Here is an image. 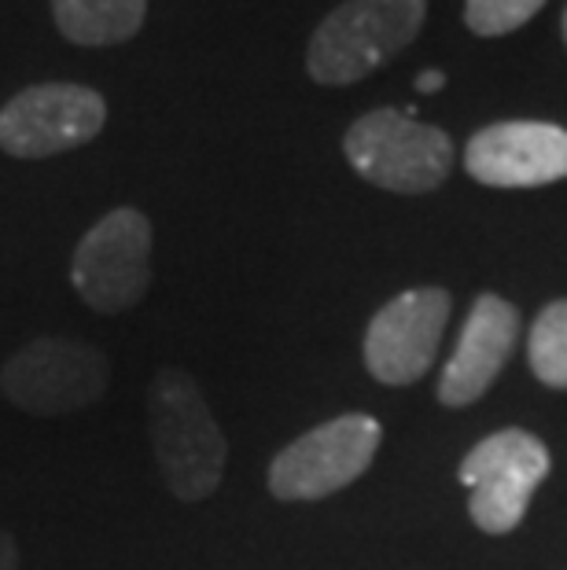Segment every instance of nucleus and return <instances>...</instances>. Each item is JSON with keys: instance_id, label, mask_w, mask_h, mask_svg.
Returning a JSON list of instances; mask_svg holds the SVG:
<instances>
[{"instance_id": "obj_17", "label": "nucleus", "mask_w": 567, "mask_h": 570, "mask_svg": "<svg viewBox=\"0 0 567 570\" xmlns=\"http://www.w3.org/2000/svg\"><path fill=\"white\" fill-rule=\"evenodd\" d=\"M560 33H564V45H567V8H564V19H560Z\"/></svg>"}, {"instance_id": "obj_9", "label": "nucleus", "mask_w": 567, "mask_h": 570, "mask_svg": "<svg viewBox=\"0 0 567 570\" xmlns=\"http://www.w3.org/2000/svg\"><path fill=\"white\" fill-rule=\"evenodd\" d=\"M450 295L442 287H413L391 298L365 332V365L372 380L388 386H409L436 365Z\"/></svg>"}, {"instance_id": "obj_2", "label": "nucleus", "mask_w": 567, "mask_h": 570, "mask_svg": "<svg viewBox=\"0 0 567 570\" xmlns=\"http://www.w3.org/2000/svg\"><path fill=\"white\" fill-rule=\"evenodd\" d=\"M428 0H343L321 19L306 48L317 85H354L380 70L424 27Z\"/></svg>"}, {"instance_id": "obj_4", "label": "nucleus", "mask_w": 567, "mask_h": 570, "mask_svg": "<svg viewBox=\"0 0 567 570\" xmlns=\"http://www.w3.org/2000/svg\"><path fill=\"white\" fill-rule=\"evenodd\" d=\"M111 365L96 346L63 335L30 338L0 368V391L16 409L33 416H67L100 402Z\"/></svg>"}, {"instance_id": "obj_8", "label": "nucleus", "mask_w": 567, "mask_h": 570, "mask_svg": "<svg viewBox=\"0 0 567 570\" xmlns=\"http://www.w3.org/2000/svg\"><path fill=\"white\" fill-rule=\"evenodd\" d=\"M461 482L472 490L468 512L482 533H509L520 527L538 482L549 475V449L530 431L509 428L482 439L461 460Z\"/></svg>"}, {"instance_id": "obj_15", "label": "nucleus", "mask_w": 567, "mask_h": 570, "mask_svg": "<svg viewBox=\"0 0 567 570\" xmlns=\"http://www.w3.org/2000/svg\"><path fill=\"white\" fill-rule=\"evenodd\" d=\"M0 570H19V544L8 530H0Z\"/></svg>"}, {"instance_id": "obj_16", "label": "nucleus", "mask_w": 567, "mask_h": 570, "mask_svg": "<svg viewBox=\"0 0 567 570\" xmlns=\"http://www.w3.org/2000/svg\"><path fill=\"white\" fill-rule=\"evenodd\" d=\"M442 85H446V75H442V70H420V75H417V92H439L442 89Z\"/></svg>"}, {"instance_id": "obj_13", "label": "nucleus", "mask_w": 567, "mask_h": 570, "mask_svg": "<svg viewBox=\"0 0 567 570\" xmlns=\"http://www.w3.org/2000/svg\"><path fill=\"white\" fill-rule=\"evenodd\" d=\"M527 357H530V372L541 383L567 391V298L549 302L538 313L535 327H530Z\"/></svg>"}, {"instance_id": "obj_12", "label": "nucleus", "mask_w": 567, "mask_h": 570, "mask_svg": "<svg viewBox=\"0 0 567 570\" xmlns=\"http://www.w3.org/2000/svg\"><path fill=\"white\" fill-rule=\"evenodd\" d=\"M148 0H52V19L70 45L107 48L137 38Z\"/></svg>"}, {"instance_id": "obj_11", "label": "nucleus", "mask_w": 567, "mask_h": 570, "mask_svg": "<svg viewBox=\"0 0 567 570\" xmlns=\"http://www.w3.org/2000/svg\"><path fill=\"white\" fill-rule=\"evenodd\" d=\"M516 335H520V313H516L512 302L498 295H479L461 327L453 357L442 368L439 402L453 409L479 402L509 361Z\"/></svg>"}, {"instance_id": "obj_14", "label": "nucleus", "mask_w": 567, "mask_h": 570, "mask_svg": "<svg viewBox=\"0 0 567 570\" xmlns=\"http://www.w3.org/2000/svg\"><path fill=\"white\" fill-rule=\"evenodd\" d=\"M541 8L546 0H465V22L479 38H501L520 30Z\"/></svg>"}, {"instance_id": "obj_1", "label": "nucleus", "mask_w": 567, "mask_h": 570, "mask_svg": "<svg viewBox=\"0 0 567 570\" xmlns=\"http://www.w3.org/2000/svg\"><path fill=\"white\" fill-rule=\"evenodd\" d=\"M155 464L177 501H207L225 471V434L188 372L159 368L148 386Z\"/></svg>"}, {"instance_id": "obj_5", "label": "nucleus", "mask_w": 567, "mask_h": 570, "mask_svg": "<svg viewBox=\"0 0 567 570\" xmlns=\"http://www.w3.org/2000/svg\"><path fill=\"white\" fill-rule=\"evenodd\" d=\"M380 442L383 428L365 412L321 423L276 453L270 464V493L276 501H321L340 493L365 475Z\"/></svg>"}, {"instance_id": "obj_7", "label": "nucleus", "mask_w": 567, "mask_h": 570, "mask_svg": "<svg viewBox=\"0 0 567 570\" xmlns=\"http://www.w3.org/2000/svg\"><path fill=\"white\" fill-rule=\"evenodd\" d=\"M104 96L89 85L41 81L0 107V151L11 159H52L100 137Z\"/></svg>"}, {"instance_id": "obj_3", "label": "nucleus", "mask_w": 567, "mask_h": 570, "mask_svg": "<svg viewBox=\"0 0 567 570\" xmlns=\"http://www.w3.org/2000/svg\"><path fill=\"white\" fill-rule=\"evenodd\" d=\"M343 151L346 163L369 185L402 191V196L436 191L453 166L450 137L439 126H424L409 111H394V107L361 115L346 129Z\"/></svg>"}, {"instance_id": "obj_10", "label": "nucleus", "mask_w": 567, "mask_h": 570, "mask_svg": "<svg viewBox=\"0 0 567 570\" xmlns=\"http://www.w3.org/2000/svg\"><path fill=\"white\" fill-rule=\"evenodd\" d=\"M465 169L487 188H538L567 177V129L553 122H493L465 148Z\"/></svg>"}, {"instance_id": "obj_6", "label": "nucleus", "mask_w": 567, "mask_h": 570, "mask_svg": "<svg viewBox=\"0 0 567 570\" xmlns=\"http://www.w3.org/2000/svg\"><path fill=\"white\" fill-rule=\"evenodd\" d=\"M70 284L96 313H126L151 287V222L133 206L104 214L78 239Z\"/></svg>"}]
</instances>
